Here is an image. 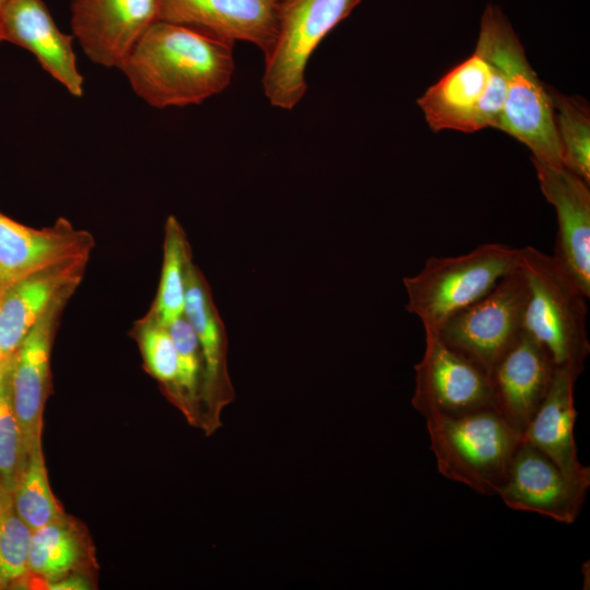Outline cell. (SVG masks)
<instances>
[{"label": "cell", "mask_w": 590, "mask_h": 590, "mask_svg": "<svg viewBox=\"0 0 590 590\" xmlns=\"http://www.w3.org/2000/svg\"><path fill=\"white\" fill-rule=\"evenodd\" d=\"M184 315L197 334L204 359V432L210 435L221 425L220 413L233 401L234 389L227 374L225 328L209 284L192 260L186 271Z\"/></svg>", "instance_id": "e0dca14e"}, {"label": "cell", "mask_w": 590, "mask_h": 590, "mask_svg": "<svg viewBox=\"0 0 590 590\" xmlns=\"http://www.w3.org/2000/svg\"><path fill=\"white\" fill-rule=\"evenodd\" d=\"M475 51L495 64L506 81L498 129L528 146L532 160L564 167L547 85L530 66L524 48L500 7L486 4Z\"/></svg>", "instance_id": "7a4b0ae2"}, {"label": "cell", "mask_w": 590, "mask_h": 590, "mask_svg": "<svg viewBox=\"0 0 590 590\" xmlns=\"http://www.w3.org/2000/svg\"><path fill=\"white\" fill-rule=\"evenodd\" d=\"M8 1H9V0H0V9H1V7H2L5 2H8Z\"/></svg>", "instance_id": "f546056e"}, {"label": "cell", "mask_w": 590, "mask_h": 590, "mask_svg": "<svg viewBox=\"0 0 590 590\" xmlns=\"http://www.w3.org/2000/svg\"><path fill=\"white\" fill-rule=\"evenodd\" d=\"M280 0H158L160 21L235 45L247 42L267 57L278 32Z\"/></svg>", "instance_id": "30bf717a"}, {"label": "cell", "mask_w": 590, "mask_h": 590, "mask_svg": "<svg viewBox=\"0 0 590 590\" xmlns=\"http://www.w3.org/2000/svg\"><path fill=\"white\" fill-rule=\"evenodd\" d=\"M0 42H2V36H1V32H0Z\"/></svg>", "instance_id": "4dcf8cb0"}, {"label": "cell", "mask_w": 590, "mask_h": 590, "mask_svg": "<svg viewBox=\"0 0 590 590\" xmlns=\"http://www.w3.org/2000/svg\"><path fill=\"white\" fill-rule=\"evenodd\" d=\"M49 590H90L93 588L90 574L73 573L46 585Z\"/></svg>", "instance_id": "83f0119b"}, {"label": "cell", "mask_w": 590, "mask_h": 590, "mask_svg": "<svg viewBox=\"0 0 590 590\" xmlns=\"http://www.w3.org/2000/svg\"><path fill=\"white\" fill-rule=\"evenodd\" d=\"M233 48L158 20L138 39L119 69L133 92L152 107L198 105L231 84Z\"/></svg>", "instance_id": "6da1fadb"}, {"label": "cell", "mask_w": 590, "mask_h": 590, "mask_svg": "<svg viewBox=\"0 0 590 590\" xmlns=\"http://www.w3.org/2000/svg\"><path fill=\"white\" fill-rule=\"evenodd\" d=\"M439 473L483 495H496L520 441L495 409L425 418Z\"/></svg>", "instance_id": "5b68a950"}, {"label": "cell", "mask_w": 590, "mask_h": 590, "mask_svg": "<svg viewBox=\"0 0 590 590\" xmlns=\"http://www.w3.org/2000/svg\"><path fill=\"white\" fill-rule=\"evenodd\" d=\"M527 283L516 269L450 317L437 337L487 376L522 330Z\"/></svg>", "instance_id": "52a82bcc"}, {"label": "cell", "mask_w": 590, "mask_h": 590, "mask_svg": "<svg viewBox=\"0 0 590 590\" xmlns=\"http://www.w3.org/2000/svg\"><path fill=\"white\" fill-rule=\"evenodd\" d=\"M554 370L547 351L521 330L489 373L494 409L520 435L544 400Z\"/></svg>", "instance_id": "9a60e30c"}, {"label": "cell", "mask_w": 590, "mask_h": 590, "mask_svg": "<svg viewBox=\"0 0 590 590\" xmlns=\"http://www.w3.org/2000/svg\"><path fill=\"white\" fill-rule=\"evenodd\" d=\"M134 333L144 368L162 385L169 401L177 405L179 363L168 326L148 312L138 320Z\"/></svg>", "instance_id": "484cf974"}, {"label": "cell", "mask_w": 590, "mask_h": 590, "mask_svg": "<svg viewBox=\"0 0 590 590\" xmlns=\"http://www.w3.org/2000/svg\"><path fill=\"white\" fill-rule=\"evenodd\" d=\"M579 375L570 367H555L548 391L520 438L546 455L568 477L590 483V469L579 461L574 436V391Z\"/></svg>", "instance_id": "d6986e66"}, {"label": "cell", "mask_w": 590, "mask_h": 590, "mask_svg": "<svg viewBox=\"0 0 590 590\" xmlns=\"http://www.w3.org/2000/svg\"><path fill=\"white\" fill-rule=\"evenodd\" d=\"M73 293L58 297L9 357L12 408L28 453L42 446L43 413L50 391V352L60 315Z\"/></svg>", "instance_id": "8fae6325"}, {"label": "cell", "mask_w": 590, "mask_h": 590, "mask_svg": "<svg viewBox=\"0 0 590 590\" xmlns=\"http://www.w3.org/2000/svg\"><path fill=\"white\" fill-rule=\"evenodd\" d=\"M163 264L156 297L151 312L168 326L184 315L186 271L191 261V250L185 232L174 215L165 224Z\"/></svg>", "instance_id": "7402d4cb"}, {"label": "cell", "mask_w": 590, "mask_h": 590, "mask_svg": "<svg viewBox=\"0 0 590 590\" xmlns=\"http://www.w3.org/2000/svg\"><path fill=\"white\" fill-rule=\"evenodd\" d=\"M4 290H5V286L3 285V283L0 280V303H1Z\"/></svg>", "instance_id": "f1b7e54d"}, {"label": "cell", "mask_w": 590, "mask_h": 590, "mask_svg": "<svg viewBox=\"0 0 590 590\" xmlns=\"http://www.w3.org/2000/svg\"><path fill=\"white\" fill-rule=\"evenodd\" d=\"M32 534L14 504L0 508V588L22 583L28 578Z\"/></svg>", "instance_id": "4316f807"}, {"label": "cell", "mask_w": 590, "mask_h": 590, "mask_svg": "<svg viewBox=\"0 0 590 590\" xmlns=\"http://www.w3.org/2000/svg\"><path fill=\"white\" fill-rule=\"evenodd\" d=\"M516 263L527 283L522 330L547 351L555 367L581 374L590 352L589 297L554 256L526 246L517 248Z\"/></svg>", "instance_id": "3957f363"}, {"label": "cell", "mask_w": 590, "mask_h": 590, "mask_svg": "<svg viewBox=\"0 0 590 590\" xmlns=\"http://www.w3.org/2000/svg\"><path fill=\"white\" fill-rule=\"evenodd\" d=\"M28 456L12 408L9 358H5L0 362V508L13 505Z\"/></svg>", "instance_id": "cb8c5ba5"}, {"label": "cell", "mask_w": 590, "mask_h": 590, "mask_svg": "<svg viewBox=\"0 0 590 590\" xmlns=\"http://www.w3.org/2000/svg\"><path fill=\"white\" fill-rule=\"evenodd\" d=\"M589 482L568 477L546 455L520 438L497 491L511 509L570 524L585 504Z\"/></svg>", "instance_id": "9c48e42d"}, {"label": "cell", "mask_w": 590, "mask_h": 590, "mask_svg": "<svg viewBox=\"0 0 590 590\" xmlns=\"http://www.w3.org/2000/svg\"><path fill=\"white\" fill-rule=\"evenodd\" d=\"M93 235L60 217L51 226L33 228L0 212V280L5 288L13 282L73 260L90 259Z\"/></svg>", "instance_id": "5bb4252c"}, {"label": "cell", "mask_w": 590, "mask_h": 590, "mask_svg": "<svg viewBox=\"0 0 590 590\" xmlns=\"http://www.w3.org/2000/svg\"><path fill=\"white\" fill-rule=\"evenodd\" d=\"M88 259H73L11 283L0 303V362L9 358L51 304L74 293Z\"/></svg>", "instance_id": "ac0fdd59"}, {"label": "cell", "mask_w": 590, "mask_h": 590, "mask_svg": "<svg viewBox=\"0 0 590 590\" xmlns=\"http://www.w3.org/2000/svg\"><path fill=\"white\" fill-rule=\"evenodd\" d=\"M540 188L554 206L557 237L554 257L590 297L589 184L565 167L532 160Z\"/></svg>", "instance_id": "4fadbf2b"}, {"label": "cell", "mask_w": 590, "mask_h": 590, "mask_svg": "<svg viewBox=\"0 0 590 590\" xmlns=\"http://www.w3.org/2000/svg\"><path fill=\"white\" fill-rule=\"evenodd\" d=\"M2 40L17 45L72 96L84 93V79L73 51L74 37L57 26L43 0H9L0 9Z\"/></svg>", "instance_id": "2e32d148"}, {"label": "cell", "mask_w": 590, "mask_h": 590, "mask_svg": "<svg viewBox=\"0 0 590 590\" xmlns=\"http://www.w3.org/2000/svg\"><path fill=\"white\" fill-rule=\"evenodd\" d=\"M414 369L411 403L424 418L494 409L488 376L436 334H425L424 353Z\"/></svg>", "instance_id": "ba28073f"}, {"label": "cell", "mask_w": 590, "mask_h": 590, "mask_svg": "<svg viewBox=\"0 0 590 590\" xmlns=\"http://www.w3.org/2000/svg\"><path fill=\"white\" fill-rule=\"evenodd\" d=\"M494 73L495 66L477 51L448 71L417 99L429 128L477 131L480 108Z\"/></svg>", "instance_id": "ffe728a7"}, {"label": "cell", "mask_w": 590, "mask_h": 590, "mask_svg": "<svg viewBox=\"0 0 590 590\" xmlns=\"http://www.w3.org/2000/svg\"><path fill=\"white\" fill-rule=\"evenodd\" d=\"M517 248L486 243L453 257L432 256L415 275L404 276L405 309L425 334H438L446 321L488 293L517 269Z\"/></svg>", "instance_id": "277c9868"}, {"label": "cell", "mask_w": 590, "mask_h": 590, "mask_svg": "<svg viewBox=\"0 0 590 590\" xmlns=\"http://www.w3.org/2000/svg\"><path fill=\"white\" fill-rule=\"evenodd\" d=\"M160 20L158 0H73L71 28L86 57L98 66L118 68L144 34Z\"/></svg>", "instance_id": "7c38bea8"}, {"label": "cell", "mask_w": 590, "mask_h": 590, "mask_svg": "<svg viewBox=\"0 0 590 590\" xmlns=\"http://www.w3.org/2000/svg\"><path fill=\"white\" fill-rule=\"evenodd\" d=\"M93 547L84 527L72 517L59 519L33 531L28 577L45 586L73 573L91 574Z\"/></svg>", "instance_id": "44dd1931"}, {"label": "cell", "mask_w": 590, "mask_h": 590, "mask_svg": "<svg viewBox=\"0 0 590 590\" xmlns=\"http://www.w3.org/2000/svg\"><path fill=\"white\" fill-rule=\"evenodd\" d=\"M565 168L590 182V115L585 99L547 86Z\"/></svg>", "instance_id": "603a6c76"}, {"label": "cell", "mask_w": 590, "mask_h": 590, "mask_svg": "<svg viewBox=\"0 0 590 590\" xmlns=\"http://www.w3.org/2000/svg\"><path fill=\"white\" fill-rule=\"evenodd\" d=\"M14 508L32 531L62 517L66 512L49 485L42 446L34 448L17 484Z\"/></svg>", "instance_id": "d4e9b609"}, {"label": "cell", "mask_w": 590, "mask_h": 590, "mask_svg": "<svg viewBox=\"0 0 590 590\" xmlns=\"http://www.w3.org/2000/svg\"><path fill=\"white\" fill-rule=\"evenodd\" d=\"M362 0H280L278 32L261 79L270 105L293 109L307 91L306 68L323 38Z\"/></svg>", "instance_id": "8992f818"}]
</instances>
